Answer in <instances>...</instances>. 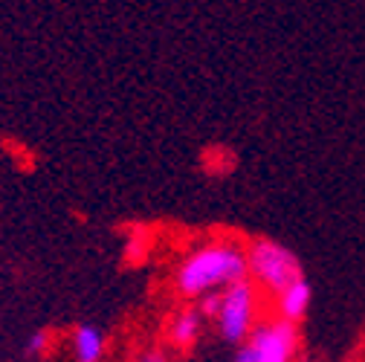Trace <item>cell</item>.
<instances>
[{
  "label": "cell",
  "instance_id": "8fae6325",
  "mask_svg": "<svg viewBox=\"0 0 365 362\" xmlns=\"http://www.w3.org/2000/svg\"><path fill=\"white\" fill-rule=\"evenodd\" d=\"M235 362H255V359H252V353H250V348H244V351H241V353L235 356Z\"/></svg>",
  "mask_w": 365,
  "mask_h": 362
},
{
  "label": "cell",
  "instance_id": "30bf717a",
  "mask_svg": "<svg viewBox=\"0 0 365 362\" xmlns=\"http://www.w3.org/2000/svg\"><path fill=\"white\" fill-rule=\"evenodd\" d=\"M136 362H168V359L163 351H145V353L136 356Z\"/></svg>",
  "mask_w": 365,
  "mask_h": 362
},
{
  "label": "cell",
  "instance_id": "8992f818",
  "mask_svg": "<svg viewBox=\"0 0 365 362\" xmlns=\"http://www.w3.org/2000/svg\"><path fill=\"white\" fill-rule=\"evenodd\" d=\"M200 319L203 316L197 310H182L171 319V328H168V339L177 345V348H192L200 336Z\"/></svg>",
  "mask_w": 365,
  "mask_h": 362
},
{
  "label": "cell",
  "instance_id": "3957f363",
  "mask_svg": "<svg viewBox=\"0 0 365 362\" xmlns=\"http://www.w3.org/2000/svg\"><path fill=\"white\" fill-rule=\"evenodd\" d=\"M255 287L250 281L232 284L220 293V310H217V328L226 342H244L255 331Z\"/></svg>",
  "mask_w": 365,
  "mask_h": 362
},
{
  "label": "cell",
  "instance_id": "7a4b0ae2",
  "mask_svg": "<svg viewBox=\"0 0 365 362\" xmlns=\"http://www.w3.org/2000/svg\"><path fill=\"white\" fill-rule=\"evenodd\" d=\"M247 258H250V276L272 296H279L282 290H287L296 279H302V267H299V258L276 244V241H255L250 249H247Z\"/></svg>",
  "mask_w": 365,
  "mask_h": 362
},
{
  "label": "cell",
  "instance_id": "277c9868",
  "mask_svg": "<svg viewBox=\"0 0 365 362\" xmlns=\"http://www.w3.org/2000/svg\"><path fill=\"white\" fill-rule=\"evenodd\" d=\"M247 348L255 362H293L299 351V331L293 322L272 319V322L255 325Z\"/></svg>",
  "mask_w": 365,
  "mask_h": 362
},
{
  "label": "cell",
  "instance_id": "5b68a950",
  "mask_svg": "<svg viewBox=\"0 0 365 362\" xmlns=\"http://www.w3.org/2000/svg\"><path fill=\"white\" fill-rule=\"evenodd\" d=\"M276 304H279V319L293 322V325L302 322L304 313H307V307H310V284L304 281V276L296 279L287 290H282V293L276 296Z\"/></svg>",
  "mask_w": 365,
  "mask_h": 362
},
{
  "label": "cell",
  "instance_id": "ba28073f",
  "mask_svg": "<svg viewBox=\"0 0 365 362\" xmlns=\"http://www.w3.org/2000/svg\"><path fill=\"white\" fill-rule=\"evenodd\" d=\"M217 310H220V293L203 296V301H200V316H206V319H217Z\"/></svg>",
  "mask_w": 365,
  "mask_h": 362
},
{
  "label": "cell",
  "instance_id": "6da1fadb",
  "mask_svg": "<svg viewBox=\"0 0 365 362\" xmlns=\"http://www.w3.org/2000/svg\"><path fill=\"white\" fill-rule=\"evenodd\" d=\"M250 258L235 241H212L195 249L177 269V290L182 296H209L220 287L247 281Z\"/></svg>",
  "mask_w": 365,
  "mask_h": 362
},
{
  "label": "cell",
  "instance_id": "52a82bcc",
  "mask_svg": "<svg viewBox=\"0 0 365 362\" xmlns=\"http://www.w3.org/2000/svg\"><path fill=\"white\" fill-rule=\"evenodd\" d=\"M73 348H76L78 362H99L102 351H105V336L93 325H81L73 336Z\"/></svg>",
  "mask_w": 365,
  "mask_h": 362
},
{
  "label": "cell",
  "instance_id": "9c48e42d",
  "mask_svg": "<svg viewBox=\"0 0 365 362\" xmlns=\"http://www.w3.org/2000/svg\"><path fill=\"white\" fill-rule=\"evenodd\" d=\"M43 348H47V333H35V336L26 342V351H29L32 356H41Z\"/></svg>",
  "mask_w": 365,
  "mask_h": 362
}]
</instances>
